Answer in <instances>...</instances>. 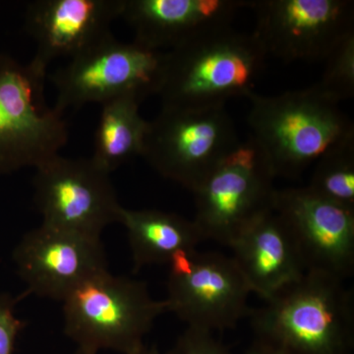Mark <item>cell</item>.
I'll use <instances>...</instances> for the list:
<instances>
[{"mask_svg": "<svg viewBox=\"0 0 354 354\" xmlns=\"http://www.w3.org/2000/svg\"><path fill=\"white\" fill-rule=\"evenodd\" d=\"M252 311L258 341L288 354H353V291L344 279L309 271Z\"/></svg>", "mask_w": 354, "mask_h": 354, "instance_id": "cell-1", "label": "cell"}, {"mask_svg": "<svg viewBox=\"0 0 354 354\" xmlns=\"http://www.w3.org/2000/svg\"><path fill=\"white\" fill-rule=\"evenodd\" d=\"M266 55L253 32L228 27L167 51L162 108L225 106L249 97L265 67Z\"/></svg>", "mask_w": 354, "mask_h": 354, "instance_id": "cell-2", "label": "cell"}, {"mask_svg": "<svg viewBox=\"0 0 354 354\" xmlns=\"http://www.w3.org/2000/svg\"><path fill=\"white\" fill-rule=\"evenodd\" d=\"M248 122L276 177L297 178L324 153L354 137L353 121L312 86L278 95H251Z\"/></svg>", "mask_w": 354, "mask_h": 354, "instance_id": "cell-3", "label": "cell"}, {"mask_svg": "<svg viewBox=\"0 0 354 354\" xmlns=\"http://www.w3.org/2000/svg\"><path fill=\"white\" fill-rule=\"evenodd\" d=\"M64 302V333L91 354L113 349L136 354L165 300L153 299L143 281L115 277L104 270L77 286Z\"/></svg>", "mask_w": 354, "mask_h": 354, "instance_id": "cell-4", "label": "cell"}, {"mask_svg": "<svg viewBox=\"0 0 354 354\" xmlns=\"http://www.w3.org/2000/svg\"><path fill=\"white\" fill-rule=\"evenodd\" d=\"M48 67L0 55V176L36 169L68 141L64 114L46 104Z\"/></svg>", "mask_w": 354, "mask_h": 354, "instance_id": "cell-5", "label": "cell"}, {"mask_svg": "<svg viewBox=\"0 0 354 354\" xmlns=\"http://www.w3.org/2000/svg\"><path fill=\"white\" fill-rule=\"evenodd\" d=\"M271 162L249 135L225 156L193 192L194 223L204 241L230 246L247 228L274 206Z\"/></svg>", "mask_w": 354, "mask_h": 354, "instance_id": "cell-6", "label": "cell"}, {"mask_svg": "<svg viewBox=\"0 0 354 354\" xmlns=\"http://www.w3.org/2000/svg\"><path fill=\"white\" fill-rule=\"evenodd\" d=\"M165 65L167 51L135 41H120L111 34L53 74L57 92L55 108L64 114L68 109L125 95L142 102L160 94Z\"/></svg>", "mask_w": 354, "mask_h": 354, "instance_id": "cell-7", "label": "cell"}, {"mask_svg": "<svg viewBox=\"0 0 354 354\" xmlns=\"http://www.w3.org/2000/svg\"><path fill=\"white\" fill-rule=\"evenodd\" d=\"M239 141L225 106L162 108L148 121L141 157L160 176L193 193Z\"/></svg>", "mask_w": 354, "mask_h": 354, "instance_id": "cell-8", "label": "cell"}, {"mask_svg": "<svg viewBox=\"0 0 354 354\" xmlns=\"http://www.w3.org/2000/svg\"><path fill=\"white\" fill-rule=\"evenodd\" d=\"M169 265L167 312L188 327L232 329L252 313L248 306L252 292L232 257L193 249L176 254Z\"/></svg>", "mask_w": 354, "mask_h": 354, "instance_id": "cell-9", "label": "cell"}, {"mask_svg": "<svg viewBox=\"0 0 354 354\" xmlns=\"http://www.w3.org/2000/svg\"><path fill=\"white\" fill-rule=\"evenodd\" d=\"M35 169L34 202L44 225L101 239L120 221L122 206L111 174L92 158L57 155Z\"/></svg>", "mask_w": 354, "mask_h": 354, "instance_id": "cell-10", "label": "cell"}, {"mask_svg": "<svg viewBox=\"0 0 354 354\" xmlns=\"http://www.w3.org/2000/svg\"><path fill=\"white\" fill-rule=\"evenodd\" d=\"M249 8L266 55L285 62H325L354 32L351 0H250Z\"/></svg>", "mask_w": 354, "mask_h": 354, "instance_id": "cell-11", "label": "cell"}, {"mask_svg": "<svg viewBox=\"0 0 354 354\" xmlns=\"http://www.w3.org/2000/svg\"><path fill=\"white\" fill-rule=\"evenodd\" d=\"M295 242L306 272L348 278L354 271V209L309 188L277 190L274 206Z\"/></svg>", "mask_w": 354, "mask_h": 354, "instance_id": "cell-12", "label": "cell"}, {"mask_svg": "<svg viewBox=\"0 0 354 354\" xmlns=\"http://www.w3.org/2000/svg\"><path fill=\"white\" fill-rule=\"evenodd\" d=\"M14 260L28 292L60 301L91 277L108 270L101 239L44 223L24 235Z\"/></svg>", "mask_w": 354, "mask_h": 354, "instance_id": "cell-13", "label": "cell"}, {"mask_svg": "<svg viewBox=\"0 0 354 354\" xmlns=\"http://www.w3.org/2000/svg\"><path fill=\"white\" fill-rule=\"evenodd\" d=\"M124 0H37L26 11L25 29L37 43L35 58L48 65L77 57L111 36Z\"/></svg>", "mask_w": 354, "mask_h": 354, "instance_id": "cell-14", "label": "cell"}, {"mask_svg": "<svg viewBox=\"0 0 354 354\" xmlns=\"http://www.w3.org/2000/svg\"><path fill=\"white\" fill-rule=\"evenodd\" d=\"M250 0H124L121 17L134 31V41L169 51L232 27Z\"/></svg>", "mask_w": 354, "mask_h": 354, "instance_id": "cell-15", "label": "cell"}, {"mask_svg": "<svg viewBox=\"0 0 354 354\" xmlns=\"http://www.w3.org/2000/svg\"><path fill=\"white\" fill-rule=\"evenodd\" d=\"M230 247L251 292L265 301L306 272L290 230L274 209L260 216Z\"/></svg>", "mask_w": 354, "mask_h": 354, "instance_id": "cell-16", "label": "cell"}, {"mask_svg": "<svg viewBox=\"0 0 354 354\" xmlns=\"http://www.w3.org/2000/svg\"><path fill=\"white\" fill-rule=\"evenodd\" d=\"M118 223L127 228L134 271L169 264L176 254L204 241L194 221L158 209H121Z\"/></svg>", "mask_w": 354, "mask_h": 354, "instance_id": "cell-17", "label": "cell"}, {"mask_svg": "<svg viewBox=\"0 0 354 354\" xmlns=\"http://www.w3.org/2000/svg\"><path fill=\"white\" fill-rule=\"evenodd\" d=\"M140 104L128 95L102 104L91 158L109 174L142 155L148 121L140 114Z\"/></svg>", "mask_w": 354, "mask_h": 354, "instance_id": "cell-18", "label": "cell"}, {"mask_svg": "<svg viewBox=\"0 0 354 354\" xmlns=\"http://www.w3.org/2000/svg\"><path fill=\"white\" fill-rule=\"evenodd\" d=\"M314 165L306 187L319 196L354 209V137L330 149Z\"/></svg>", "mask_w": 354, "mask_h": 354, "instance_id": "cell-19", "label": "cell"}, {"mask_svg": "<svg viewBox=\"0 0 354 354\" xmlns=\"http://www.w3.org/2000/svg\"><path fill=\"white\" fill-rule=\"evenodd\" d=\"M322 77L314 88L339 104L354 95V32L346 37L325 60Z\"/></svg>", "mask_w": 354, "mask_h": 354, "instance_id": "cell-20", "label": "cell"}, {"mask_svg": "<svg viewBox=\"0 0 354 354\" xmlns=\"http://www.w3.org/2000/svg\"><path fill=\"white\" fill-rule=\"evenodd\" d=\"M167 354H230L209 330L187 327Z\"/></svg>", "mask_w": 354, "mask_h": 354, "instance_id": "cell-21", "label": "cell"}, {"mask_svg": "<svg viewBox=\"0 0 354 354\" xmlns=\"http://www.w3.org/2000/svg\"><path fill=\"white\" fill-rule=\"evenodd\" d=\"M29 292L27 291L18 298L0 295V354L14 353L16 339L26 325L14 314V307Z\"/></svg>", "mask_w": 354, "mask_h": 354, "instance_id": "cell-22", "label": "cell"}, {"mask_svg": "<svg viewBox=\"0 0 354 354\" xmlns=\"http://www.w3.org/2000/svg\"><path fill=\"white\" fill-rule=\"evenodd\" d=\"M247 354H288L281 349L274 348V346H270V344H265L260 341L256 342L251 348L249 349Z\"/></svg>", "mask_w": 354, "mask_h": 354, "instance_id": "cell-23", "label": "cell"}, {"mask_svg": "<svg viewBox=\"0 0 354 354\" xmlns=\"http://www.w3.org/2000/svg\"><path fill=\"white\" fill-rule=\"evenodd\" d=\"M136 354H160L156 346H144Z\"/></svg>", "mask_w": 354, "mask_h": 354, "instance_id": "cell-24", "label": "cell"}, {"mask_svg": "<svg viewBox=\"0 0 354 354\" xmlns=\"http://www.w3.org/2000/svg\"><path fill=\"white\" fill-rule=\"evenodd\" d=\"M74 354H91V353H87V351H83V349L77 348L75 353H74Z\"/></svg>", "mask_w": 354, "mask_h": 354, "instance_id": "cell-25", "label": "cell"}]
</instances>
